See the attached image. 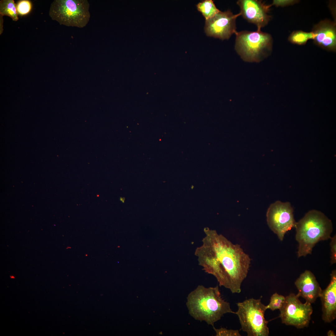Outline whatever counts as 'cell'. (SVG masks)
Segmentation results:
<instances>
[{
  "instance_id": "15",
  "label": "cell",
  "mask_w": 336,
  "mask_h": 336,
  "mask_svg": "<svg viewBox=\"0 0 336 336\" xmlns=\"http://www.w3.org/2000/svg\"><path fill=\"white\" fill-rule=\"evenodd\" d=\"M316 35L312 31L307 32L302 30L293 32L288 38V40L293 44L299 45H304L309 40H314Z\"/></svg>"
},
{
  "instance_id": "10",
  "label": "cell",
  "mask_w": 336,
  "mask_h": 336,
  "mask_svg": "<svg viewBox=\"0 0 336 336\" xmlns=\"http://www.w3.org/2000/svg\"><path fill=\"white\" fill-rule=\"evenodd\" d=\"M237 4L240 9L241 15L250 23L255 24L257 30L266 26L271 16L268 14L271 5H267L262 1L239 0Z\"/></svg>"
},
{
  "instance_id": "18",
  "label": "cell",
  "mask_w": 336,
  "mask_h": 336,
  "mask_svg": "<svg viewBox=\"0 0 336 336\" xmlns=\"http://www.w3.org/2000/svg\"><path fill=\"white\" fill-rule=\"evenodd\" d=\"M16 7L18 14L24 16L30 12L32 5L29 0H21L18 2Z\"/></svg>"
},
{
  "instance_id": "14",
  "label": "cell",
  "mask_w": 336,
  "mask_h": 336,
  "mask_svg": "<svg viewBox=\"0 0 336 336\" xmlns=\"http://www.w3.org/2000/svg\"><path fill=\"white\" fill-rule=\"evenodd\" d=\"M198 10L201 12L206 20L214 16L220 11L216 7L212 0H205L197 5Z\"/></svg>"
},
{
  "instance_id": "17",
  "label": "cell",
  "mask_w": 336,
  "mask_h": 336,
  "mask_svg": "<svg viewBox=\"0 0 336 336\" xmlns=\"http://www.w3.org/2000/svg\"><path fill=\"white\" fill-rule=\"evenodd\" d=\"M285 300V297L279 295L277 293L273 294L271 297L269 304L265 306L266 309H270L272 311L277 309L280 310L282 307Z\"/></svg>"
},
{
  "instance_id": "13",
  "label": "cell",
  "mask_w": 336,
  "mask_h": 336,
  "mask_svg": "<svg viewBox=\"0 0 336 336\" xmlns=\"http://www.w3.org/2000/svg\"><path fill=\"white\" fill-rule=\"evenodd\" d=\"M295 284L298 290L299 296L310 303L320 297L322 291L315 276L309 270L301 273Z\"/></svg>"
},
{
  "instance_id": "1",
  "label": "cell",
  "mask_w": 336,
  "mask_h": 336,
  "mask_svg": "<svg viewBox=\"0 0 336 336\" xmlns=\"http://www.w3.org/2000/svg\"><path fill=\"white\" fill-rule=\"evenodd\" d=\"M204 231L202 244L194 253L199 265L216 278L219 286L232 293H240L250 264L249 255L216 231L205 228Z\"/></svg>"
},
{
  "instance_id": "2",
  "label": "cell",
  "mask_w": 336,
  "mask_h": 336,
  "mask_svg": "<svg viewBox=\"0 0 336 336\" xmlns=\"http://www.w3.org/2000/svg\"><path fill=\"white\" fill-rule=\"evenodd\" d=\"M189 314L195 320L214 326L225 314H235L230 303L222 297L218 286L206 287L199 285L187 297Z\"/></svg>"
},
{
  "instance_id": "5",
  "label": "cell",
  "mask_w": 336,
  "mask_h": 336,
  "mask_svg": "<svg viewBox=\"0 0 336 336\" xmlns=\"http://www.w3.org/2000/svg\"><path fill=\"white\" fill-rule=\"evenodd\" d=\"M90 4L87 0H55L49 15L60 25L82 28L89 21Z\"/></svg>"
},
{
  "instance_id": "6",
  "label": "cell",
  "mask_w": 336,
  "mask_h": 336,
  "mask_svg": "<svg viewBox=\"0 0 336 336\" xmlns=\"http://www.w3.org/2000/svg\"><path fill=\"white\" fill-rule=\"evenodd\" d=\"M238 317L242 331L248 336H268V321L264 317L266 310L261 299L251 298L236 303Z\"/></svg>"
},
{
  "instance_id": "7",
  "label": "cell",
  "mask_w": 336,
  "mask_h": 336,
  "mask_svg": "<svg viewBox=\"0 0 336 336\" xmlns=\"http://www.w3.org/2000/svg\"><path fill=\"white\" fill-rule=\"evenodd\" d=\"M299 297L298 294L291 293L285 297L279 317L282 323L301 329L308 326L313 310L310 303H302Z\"/></svg>"
},
{
  "instance_id": "23",
  "label": "cell",
  "mask_w": 336,
  "mask_h": 336,
  "mask_svg": "<svg viewBox=\"0 0 336 336\" xmlns=\"http://www.w3.org/2000/svg\"><path fill=\"white\" fill-rule=\"evenodd\" d=\"M120 200L121 201H122V202H123V203L124 202V200H125L124 198H121L120 199Z\"/></svg>"
},
{
  "instance_id": "22",
  "label": "cell",
  "mask_w": 336,
  "mask_h": 336,
  "mask_svg": "<svg viewBox=\"0 0 336 336\" xmlns=\"http://www.w3.org/2000/svg\"><path fill=\"white\" fill-rule=\"evenodd\" d=\"M327 335L329 336H336L333 330H329L327 332Z\"/></svg>"
},
{
  "instance_id": "21",
  "label": "cell",
  "mask_w": 336,
  "mask_h": 336,
  "mask_svg": "<svg viewBox=\"0 0 336 336\" xmlns=\"http://www.w3.org/2000/svg\"><path fill=\"white\" fill-rule=\"evenodd\" d=\"M299 1L297 0H274L271 5L277 7H284L294 5Z\"/></svg>"
},
{
  "instance_id": "4",
  "label": "cell",
  "mask_w": 336,
  "mask_h": 336,
  "mask_svg": "<svg viewBox=\"0 0 336 336\" xmlns=\"http://www.w3.org/2000/svg\"><path fill=\"white\" fill-rule=\"evenodd\" d=\"M235 49L244 61L259 62L271 51L273 40L269 34L260 30L236 32Z\"/></svg>"
},
{
  "instance_id": "16",
  "label": "cell",
  "mask_w": 336,
  "mask_h": 336,
  "mask_svg": "<svg viewBox=\"0 0 336 336\" xmlns=\"http://www.w3.org/2000/svg\"><path fill=\"white\" fill-rule=\"evenodd\" d=\"M0 16H7L14 21L18 20L16 5L13 0H1L0 1Z\"/></svg>"
},
{
  "instance_id": "24",
  "label": "cell",
  "mask_w": 336,
  "mask_h": 336,
  "mask_svg": "<svg viewBox=\"0 0 336 336\" xmlns=\"http://www.w3.org/2000/svg\"><path fill=\"white\" fill-rule=\"evenodd\" d=\"M11 278H14V277H12V276H11Z\"/></svg>"
},
{
  "instance_id": "9",
  "label": "cell",
  "mask_w": 336,
  "mask_h": 336,
  "mask_svg": "<svg viewBox=\"0 0 336 336\" xmlns=\"http://www.w3.org/2000/svg\"><path fill=\"white\" fill-rule=\"evenodd\" d=\"M240 13L233 14L230 10L220 12L212 18L206 20L204 30L207 35L222 40L228 39L236 32V20Z\"/></svg>"
},
{
  "instance_id": "19",
  "label": "cell",
  "mask_w": 336,
  "mask_h": 336,
  "mask_svg": "<svg viewBox=\"0 0 336 336\" xmlns=\"http://www.w3.org/2000/svg\"><path fill=\"white\" fill-rule=\"evenodd\" d=\"M213 329L216 333V336H241V335L238 330L227 329L221 327L216 329L214 326Z\"/></svg>"
},
{
  "instance_id": "8",
  "label": "cell",
  "mask_w": 336,
  "mask_h": 336,
  "mask_svg": "<svg viewBox=\"0 0 336 336\" xmlns=\"http://www.w3.org/2000/svg\"><path fill=\"white\" fill-rule=\"evenodd\" d=\"M267 222L270 229L281 241L286 233L295 228L293 209L289 202L277 201L271 204L266 213Z\"/></svg>"
},
{
  "instance_id": "11",
  "label": "cell",
  "mask_w": 336,
  "mask_h": 336,
  "mask_svg": "<svg viewBox=\"0 0 336 336\" xmlns=\"http://www.w3.org/2000/svg\"><path fill=\"white\" fill-rule=\"evenodd\" d=\"M316 37L314 43L323 49L335 51L336 49V23L329 20L321 21L313 27Z\"/></svg>"
},
{
  "instance_id": "3",
  "label": "cell",
  "mask_w": 336,
  "mask_h": 336,
  "mask_svg": "<svg viewBox=\"0 0 336 336\" xmlns=\"http://www.w3.org/2000/svg\"><path fill=\"white\" fill-rule=\"evenodd\" d=\"M296 239L298 243V258L311 254L319 241L331 238L333 230L331 221L322 212L311 210L296 222Z\"/></svg>"
},
{
  "instance_id": "20",
  "label": "cell",
  "mask_w": 336,
  "mask_h": 336,
  "mask_svg": "<svg viewBox=\"0 0 336 336\" xmlns=\"http://www.w3.org/2000/svg\"><path fill=\"white\" fill-rule=\"evenodd\" d=\"M331 239L330 243V251L331 253V263L332 264L336 263V235H335Z\"/></svg>"
},
{
  "instance_id": "12",
  "label": "cell",
  "mask_w": 336,
  "mask_h": 336,
  "mask_svg": "<svg viewBox=\"0 0 336 336\" xmlns=\"http://www.w3.org/2000/svg\"><path fill=\"white\" fill-rule=\"evenodd\" d=\"M330 282L320 297L322 303V319L330 323L336 317V271L333 270L330 275Z\"/></svg>"
}]
</instances>
